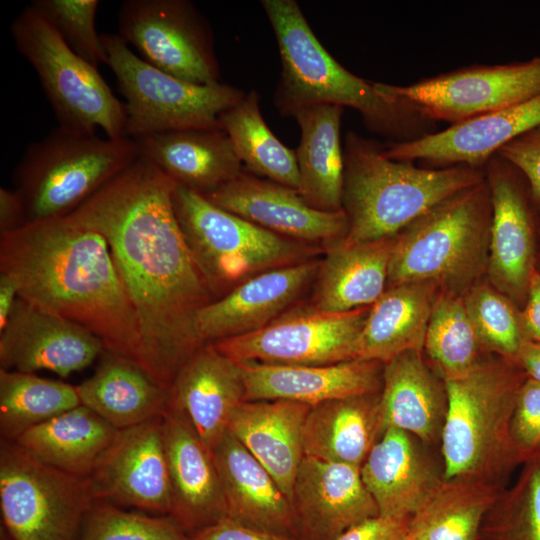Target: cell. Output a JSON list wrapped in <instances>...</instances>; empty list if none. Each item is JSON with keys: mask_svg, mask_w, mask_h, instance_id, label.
Instances as JSON below:
<instances>
[{"mask_svg": "<svg viewBox=\"0 0 540 540\" xmlns=\"http://www.w3.org/2000/svg\"><path fill=\"white\" fill-rule=\"evenodd\" d=\"M439 287L428 281L386 288L370 306L356 344L355 359L386 363L409 350L423 351Z\"/></svg>", "mask_w": 540, "mask_h": 540, "instance_id": "cell-33", "label": "cell"}, {"mask_svg": "<svg viewBox=\"0 0 540 540\" xmlns=\"http://www.w3.org/2000/svg\"><path fill=\"white\" fill-rule=\"evenodd\" d=\"M174 212L215 300L247 279L311 260L318 249L268 231L175 184Z\"/></svg>", "mask_w": 540, "mask_h": 540, "instance_id": "cell-8", "label": "cell"}, {"mask_svg": "<svg viewBox=\"0 0 540 540\" xmlns=\"http://www.w3.org/2000/svg\"><path fill=\"white\" fill-rule=\"evenodd\" d=\"M526 463L515 489L486 514L478 540H540V458Z\"/></svg>", "mask_w": 540, "mask_h": 540, "instance_id": "cell-41", "label": "cell"}, {"mask_svg": "<svg viewBox=\"0 0 540 540\" xmlns=\"http://www.w3.org/2000/svg\"><path fill=\"white\" fill-rule=\"evenodd\" d=\"M343 158L348 243L396 236L435 205L485 179L480 168H423L390 159L384 147L354 131L345 135Z\"/></svg>", "mask_w": 540, "mask_h": 540, "instance_id": "cell-4", "label": "cell"}, {"mask_svg": "<svg viewBox=\"0 0 540 540\" xmlns=\"http://www.w3.org/2000/svg\"><path fill=\"white\" fill-rule=\"evenodd\" d=\"M245 400H287L310 406L381 392L383 363L354 359L331 365H271L238 362Z\"/></svg>", "mask_w": 540, "mask_h": 540, "instance_id": "cell-23", "label": "cell"}, {"mask_svg": "<svg viewBox=\"0 0 540 540\" xmlns=\"http://www.w3.org/2000/svg\"><path fill=\"white\" fill-rule=\"evenodd\" d=\"M161 418L169 516L191 535L227 517L219 475L211 451L180 410L169 403Z\"/></svg>", "mask_w": 540, "mask_h": 540, "instance_id": "cell-22", "label": "cell"}, {"mask_svg": "<svg viewBox=\"0 0 540 540\" xmlns=\"http://www.w3.org/2000/svg\"><path fill=\"white\" fill-rule=\"evenodd\" d=\"M521 313L528 338L540 342V271L537 269L531 275L526 303Z\"/></svg>", "mask_w": 540, "mask_h": 540, "instance_id": "cell-49", "label": "cell"}, {"mask_svg": "<svg viewBox=\"0 0 540 540\" xmlns=\"http://www.w3.org/2000/svg\"><path fill=\"white\" fill-rule=\"evenodd\" d=\"M517 364L527 378L540 383V342L526 341L518 354Z\"/></svg>", "mask_w": 540, "mask_h": 540, "instance_id": "cell-51", "label": "cell"}, {"mask_svg": "<svg viewBox=\"0 0 540 540\" xmlns=\"http://www.w3.org/2000/svg\"><path fill=\"white\" fill-rule=\"evenodd\" d=\"M95 498L89 478L45 465L0 443V508L11 540H78Z\"/></svg>", "mask_w": 540, "mask_h": 540, "instance_id": "cell-11", "label": "cell"}, {"mask_svg": "<svg viewBox=\"0 0 540 540\" xmlns=\"http://www.w3.org/2000/svg\"><path fill=\"white\" fill-rule=\"evenodd\" d=\"M536 269H537L538 271H540V247H539V250H538V257H537Z\"/></svg>", "mask_w": 540, "mask_h": 540, "instance_id": "cell-52", "label": "cell"}, {"mask_svg": "<svg viewBox=\"0 0 540 540\" xmlns=\"http://www.w3.org/2000/svg\"><path fill=\"white\" fill-rule=\"evenodd\" d=\"M242 164L251 173L299 191L296 152L285 146L266 124L255 90L219 116Z\"/></svg>", "mask_w": 540, "mask_h": 540, "instance_id": "cell-36", "label": "cell"}, {"mask_svg": "<svg viewBox=\"0 0 540 540\" xmlns=\"http://www.w3.org/2000/svg\"><path fill=\"white\" fill-rule=\"evenodd\" d=\"M310 408L287 400H246L228 424V431L267 469L290 501L304 457L302 433Z\"/></svg>", "mask_w": 540, "mask_h": 540, "instance_id": "cell-29", "label": "cell"}, {"mask_svg": "<svg viewBox=\"0 0 540 540\" xmlns=\"http://www.w3.org/2000/svg\"><path fill=\"white\" fill-rule=\"evenodd\" d=\"M447 411L444 380L423 351L409 350L383 364L378 438L389 428L431 443L441 438Z\"/></svg>", "mask_w": 540, "mask_h": 540, "instance_id": "cell-27", "label": "cell"}, {"mask_svg": "<svg viewBox=\"0 0 540 540\" xmlns=\"http://www.w3.org/2000/svg\"><path fill=\"white\" fill-rule=\"evenodd\" d=\"M380 392L311 406L303 426L305 456L361 466L378 440Z\"/></svg>", "mask_w": 540, "mask_h": 540, "instance_id": "cell-34", "label": "cell"}, {"mask_svg": "<svg viewBox=\"0 0 540 540\" xmlns=\"http://www.w3.org/2000/svg\"><path fill=\"white\" fill-rule=\"evenodd\" d=\"M410 540H417V539H413V538L411 537V539H410Z\"/></svg>", "mask_w": 540, "mask_h": 540, "instance_id": "cell-54", "label": "cell"}, {"mask_svg": "<svg viewBox=\"0 0 540 540\" xmlns=\"http://www.w3.org/2000/svg\"><path fill=\"white\" fill-rule=\"evenodd\" d=\"M204 197L268 231L308 244H330L348 233L343 209H315L297 190L244 171Z\"/></svg>", "mask_w": 540, "mask_h": 540, "instance_id": "cell-20", "label": "cell"}, {"mask_svg": "<svg viewBox=\"0 0 540 540\" xmlns=\"http://www.w3.org/2000/svg\"><path fill=\"white\" fill-rule=\"evenodd\" d=\"M484 173L492 205L486 279L522 310L539 250L536 206L523 174L498 154Z\"/></svg>", "mask_w": 540, "mask_h": 540, "instance_id": "cell-15", "label": "cell"}, {"mask_svg": "<svg viewBox=\"0 0 540 540\" xmlns=\"http://www.w3.org/2000/svg\"><path fill=\"white\" fill-rule=\"evenodd\" d=\"M101 40L126 100L125 137L221 128L219 116L246 94L225 83L197 85L166 73L133 53L118 34H101Z\"/></svg>", "mask_w": 540, "mask_h": 540, "instance_id": "cell-10", "label": "cell"}, {"mask_svg": "<svg viewBox=\"0 0 540 540\" xmlns=\"http://www.w3.org/2000/svg\"><path fill=\"white\" fill-rule=\"evenodd\" d=\"M261 5L279 48L282 68L274 102L282 115L306 105L332 104L356 109L370 130L392 143L432 133L434 122L339 64L318 40L295 0H262Z\"/></svg>", "mask_w": 540, "mask_h": 540, "instance_id": "cell-3", "label": "cell"}, {"mask_svg": "<svg viewBox=\"0 0 540 540\" xmlns=\"http://www.w3.org/2000/svg\"><path fill=\"white\" fill-rule=\"evenodd\" d=\"M410 531V516L378 515L352 526L335 540H410Z\"/></svg>", "mask_w": 540, "mask_h": 540, "instance_id": "cell-46", "label": "cell"}, {"mask_svg": "<svg viewBox=\"0 0 540 540\" xmlns=\"http://www.w3.org/2000/svg\"><path fill=\"white\" fill-rule=\"evenodd\" d=\"M79 405L76 386L0 369L1 441L14 442L27 430Z\"/></svg>", "mask_w": 540, "mask_h": 540, "instance_id": "cell-38", "label": "cell"}, {"mask_svg": "<svg viewBox=\"0 0 540 540\" xmlns=\"http://www.w3.org/2000/svg\"><path fill=\"white\" fill-rule=\"evenodd\" d=\"M495 499L494 490L484 481L444 480L411 517L410 535L417 540H478Z\"/></svg>", "mask_w": 540, "mask_h": 540, "instance_id": "cell-37", "label": "cell"}, {"mask_svg": "<svg viewBox=\"0 0 540 540\" xmlns=\"http://www.w3.org/2000/svg\"><path fill=\"white\" fill-rule=\"evenodd\" d=\"M105 350L101 340L81 325L18 298L0 331V369L61 377L81 371Z\"/></svg>", "mask_w": 540, "mask_h": 540, "instance_id": "cell-17", "label": "cell"}, {"mask_svg": "<svg viewBox=\"0 0 540 540\" xmlns=\"http://www.w3.org/2000/svg\"><path fill=\"white\" fill-rule=\"evenodd\" d=\"M27 224L23 201L17 191L0 188V234L15 231Z\"/></svg>", "mask_w": 540, "mask_h": 540, "instance_id": "cell-48", "label": "cell"}, {"mask_svg": "<svg viewBox=\"0 0 540 540\" xmlns=\"http://www.w3.org/2000/svg\"><path fill=\"white\" fill-rule=\"evenodd\" d=\"M95 500L154 515L170 514L161 416L119 430L89 476Z\"/></svg>", "mask_w": 540, "mask_h": 540, "instance_id": "cell-16", "label": "cell"}, {"mask_svg": "<svg viewBox=\"0 0 540 540\" xmlns=\"http://www.w3.org/2000/svg\"><path fill=\"white\" fill-rule=\"evenodd\" d=\"M18 298V287L14 279L0 272V331L6 327Z\"/></svg>", "mask_w": 540, "mask_h": 540, "instance_id": "cell-50", "label": "cell"}, {"mask_svg": "<svg viewBox=\"0 0 540 540\" xmlns=\"http://www.w3.org/2000/svg\"><path fill=\"white\" fill-rule=\"evenodd\" d=\"M491 220L485 179L435 205L395 236L386 288L428 281L463 296L486 277Z\"/></svg>", "mask_w": 540, "mask_h": 540, "instance_id": "cell-6", "label": "cell"}, {"mask_svg": "<svg viewBox=\"0 0 540 540\" xmlns=\"http://www.w3.org/2000/svg\"><path fill=\"white\" fill-rule=\"evenodd\" d=\"M395 236L328 244L319 263L311 306L319 311L341 313L371 306L387 287Z\"/></svg>", "mask_w": 540, "mask_h": 540, "instance_id": "cell-30", "label": "cell"}, {"mask_svg": "<svg viewBox=\"0 0 540 540\" xmlns=\"http://www.w3.org/2000/svg\"><path fill=\"white\" fill-rule=\"evenodd\" d=\"M532 132H533V134H534L537 138L540 139V128H538V129H536V130H533Z\"/></svg>", "mask_w": 540, "mask_h": 540, "instance_id": "cell-53", "label": "cell"}, {"mask_svg": "<svg viewBox=\"0 0 540 540\" xmlns=\"http://www.w3.org/2000/svg\"><path fill=\"white\" fill-rule=\"evenodd\" d=\"M362 480L379 515L412 517L439 489L440 479L412 438L389 428L375 442L361 465Z\"/></svg>", "mask_w": 540, "mask_h": 540, "instance_id": "cell-26", "label": "cell"}, {"mask_svg": "<svg viewBox=\"0 0 540 540\" xmlns=\"http://www.w3.org/2000/svg\"><path fill=\"white\" fill-rule=\"evenodd\" d=\"M78 540H192L169 515L126 511L94 500L86 513Z\"/></svg>", "mask_w": 540, "mask_h": 540, "instance_id": "cell-42", "label": "cell"}, {"mask_svg": "<svg viewBox=\"0 0 540 540\" xmlns=\"http://www.w3.org/2000/svg\"><path fill=\"white\" fill-rule=\"evenodd\" d=\"M540 128V94L521 103L450 125L406 142L390 143L385 155L437 166L484 169L488 160L512 140Z\"/></svg>", "mask_w": 540, "mask_h": 540, "instance_id": "cell-18", "label": "cell"}, {"mask_svg": "<svg viewBox=\"0 0 540 540\" xmlns=\"http://www.w3.org/2000/svg\"><path fill=\"white\" fill-rule=\"evenodd\" d=\"M370 306L328 313L311 305L288 310L257 331L212 343L236 362L331 365L355 359Z\"/></svg>", "mask_w": 540, "mask_h": 540, "instance_id": "cell-14", "label": "cell"}, {"mask_svg": "<svg viewBox=\"0 0 540 540\" xmlns=\"http://www.w3.org/2000/svg\"><path fill=\"white\" fill-rule=\"evenodd\" d=\"M423 351L443 380L465 375L486 354L461 295L439 291L427 325Z\"/></svg>", "mask_w": 540, "mask_h": 540, "instance_id": "cell-39", "label": "cell"}, {"mask_svg": "<svg viewBox=\"0 0 540 540\" xmlns=\"http://www.w3.org/2000/svg\"><path fill=\"white\" fill-rule=\"evenodd\" d=\"M462 297L484 352L517 363L521 347L530 340L521 309L487 279L472 286Z\"/></svg>", "mask_w": 540, "mask_h": 540, "instance_id": "cell-40", "label": "cell"}, {"mask_svg": "<svg viewBox=\"0 0 540 540\" xmlns=\"http://www.w3.org/2000/svg\"><path fill=\"white\" fill-rule=\"evenodd\" d=\"M118 431L81 404L27 430L14 442L45 465L89 478Z\"/></svg>", "mask_w": 540, "mask_h": 540, "instance_id": "cell-35", "label": "cell"}, {"mask_svg": "<svg viewBox=\"0 0 540 540\" xmlns=\"http://www.w3.org/2000/svg\"><path fill=\"white\" fill-rule=\"evenodd\" d=\"M76 389L82 405L118 430L161 416L170 401V389L143 366L106 350Z\"/></svg>", "mask_w": 540, "mask_h": 540, "instance_id": "cell-31", "label": "cell"}, {"mask_svg": "<svg viewBox=\"0 0 540 540\" xmlns=\"http://www.w3.org/2000/svg\"><path fill=\"white\" fill-rule=\"evenodd\" d=\"M138 157L134 139L58 126L27 147L14 172L27 223L69 215Z\"/></svg>", "mask_w": 540, "mask_h": 540, "instance_id": "cell-7", "label": "cell"}, {"mask_svg": "<svg viewBox=\"0 0 540 540\" xmlns=\"http://www.w3.org/2000/svg\"><path fill=\"white\" fill-rule=\"evenodd\" d=\"M210 451L228 518L269 533L301 538L289 498L267 469L228 430Z\"/></svg>", "mask_w": 540, "mask_h": 540, "instance_id": "cell-25", "label": "cell"}, {"mask_svg": "<svg viewBox=\"0 0 540 540\" xmlns=\"http://www.w3.org/2000/svg\"><path fill=\"white\" fill-rule=\"evenodd\" d=\"M307 260L265 271L201 308L195 331L204 344L245 335L267 326L290 309L317 275Z\"/></svg>", "mask_w": 540, "mask_h": 540, "instance_id": "cell-21", "label": "cell"}, {"mask_svg": "<svg viewBox=\"0 0 540 540\" xmlns=\"http://www.w3.org/2000/svg\"><path fill=\"white\" fill-rule=\"evenodd\" d=\"M118 27V35L156 68L197 85L220 83L213 32L192 2L124 1Z\"/></svg>", "mask_w": 540, "mask_h": 540, "instance_id": "cell-13", "label": "cell"}, {"mask_svg": "<svg viewBox=\"0 0 540 540\" xmlns=\"http://www.w3.org/2000/svg\"><path fill=\"white\" fill-rule=\"evenodd\" d=\"M291 504L303 540H335L352 526L379 515L362 480L361 466L305 455Z\"/></svg>", "mask_w": 540, "mask_h": 540, "instance_id": "cell-19", "label": "cell"}, {"mask_svg": "<svg viewBox=\"0 0 540 540\" xmlns=\"http://www.w3.org/2000/svg\"><path fill=\"white\" fill-rule=\"evenodd\" d=\"M344 108L332 104L306 105L293 110L300 128L296 152L299 193L311 207L342 210L344 158L340 140Z\"/></svg>", "mask_w": 540, "mask_h": 540, "instance_id": "cell-32", "label": "cell"}, {"mask_svg": "<svg viewBox=\"0 0 540 540\" xmlns=\"http://www.w3.org/2000/svg\"><path fill=\"white\" fill-rule=\"evenodd\" d=\"M175 183L139 155L66 217L103 235L135 309L142 366L170 389L204 345L198 311L215 300L177 221Z\"/></svg>", "mask_w": 540, "mask_h": 540, "instance_id": "cell-1", "label": "cell"}, {"mask_svg": "<svg viewBox=\"0 0 540 540\" xmlns=\"http://www.w3.org/2000/svg\"><path fill=\"white\" fill-rule=\"evenodd\" d=\"M190 536L192 540H303L255 529L228 517Z\"/></svg>", "mask_w": 540, "mask_h": 540, "instance_id": "cell-47", "label": "cell"}, {"mask_svg": "<svg viewBox=\"0 0 540 540\" xmlns=\"http://www.w3.org/2000/svg\"><path fill=\"white\" fill-rule=\"evenodd\" d=\"M245 400L241 365L212 343L200 347L180 368L169 403L180 410L211 450L228 430L234 410Z\"/></svg>", "mask_w": 540, "mask_h": 540, "instance_id": "cell-24", "label": "cell"}, {"mask_svg": "<svg viewBox=\"0 0 540 540\" xmlns=\"http://www.w3.org/2000/svg\"><path fill=\"white\" fill-rule=\"evenodd\" d=\"M526 378L517 363L485 354L465 375L444 380V480L483 481L520 463L510 425Z\"/></svg>", "mask_w": 540, "mask_h": 540, "instance_id": "cell-5", "label": "cell"}, {"mask_svg": "<svg viewBox=\"0 0 540 540\" xmlns=\"http://www.w3.org/2000/svg\"><path fill=\"white\" fill-rule=\"evenodd\" d=\"M383 95L424 118L451 125L540 94V56L500 65H475L401 86L374 82Z\"/></svg>", "mask_w": 540, "mask_h": 540, "instance_id": "cell-12", "label": "cell"}, {"mask_svg": "<svg viewBox=\"0 0 540 540\" xmlns=\"http://www.w3.org/2000/svg\"><path fill=\"white\" fill-rule=\"evenodd\" d=\"M0 272L14 279L21 299L81 325L106 351L142 366L138 318L97 231L60 217L0 234Z\"/></svg>", "mask_w": 540, "mask_h": 540, "instance_id": "cell-2", "label": "cell"}, {"mask_svg": "<svg viewBox=\"0 0 540 540\" xmlns=\"http://www.w3.org/2000/svg\"><path fill=\"white\" fill-rule=\"evenodd\" d=\"M134 140L140 156L175 184L203 196L243 171L229 136L221 128L168 131Z\"/></svg>", "mask_w": 540, "mask_h": 540, "instance_id": "cell-28", "label": "cell"}, {"mask_svg": "<svg viewBox=\"0 0 540 540\" xmlns=\"http://www.w3.org/2000/svg\"><path fill=\"white\" fill-rule=\"evenodd\" d=\"M511 438L520 462L540 458V383L526 378L514 406Z\"/></svg>", "mask_w": 540, "mask_h": 540, "instance_id": "cell-44", "label": "cell"}, {"mask_svg": "<svg viewBox=\"0 0 540 540\" xmlns=\"http://www.w3.org/2000/svg\"><path fill=\"white\" fill-rule=\"evenodd\" d=\"M496 154L523 174L533 203L540 208V139L531 131L504 145Z\"/></svg>", "mask_w": 540, "mask_h": 540, "instance_id": "cell-45", "label": "cell"}, {"mask_svg": "<svg viewBox=\"0 0 540 540\" xmlns=\"http://www.w3.org/2000/svg\"><path fill=\"white\" fill-rule=\"evenodd\" d=\"M30 4L78 56L95 68L107 65V53L95 26L98 0H34Z\"/></svg>", "mask_w": 540, "mask_h": 540, "instance_id": "cell-43", "label": "cell"}, {"mask_svg": "<svg viewBox=\"0 0 540 540\" xmlns=\"http://www.w3.org/2000/svg\"><path fill=\"white\" fill-rule=\"evenodd\" d=\"M19 53L32 65L59 127L85 134L101 128L110 139L125 137L126 110L103 77L63 41L29 4L11 24Z\"/></svg>", "mask_w": 540, "mask_h": 540, "instance_id": "cell-9", "label": "cell"}]
</instances>
